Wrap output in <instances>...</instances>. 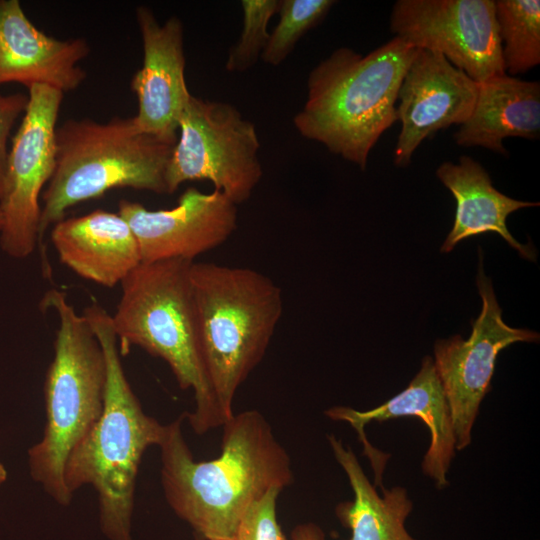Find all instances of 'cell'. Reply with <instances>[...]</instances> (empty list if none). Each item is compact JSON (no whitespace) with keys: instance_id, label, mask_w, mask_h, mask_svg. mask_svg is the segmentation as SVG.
<instances>
[{"instance_id":"cell-1","label":"cell","mask_w":540,"mask_h":540,"mask_svg":"<svg viewBox=\"0 0 540 540\" xmlns=\"http://www.w3.org/2000/svg\"><path fill=\"white\" fill-rule=\"evenodd\" d=\"M185 414L166 425L159 448L164 495L174 512L207 540H235L250 504L293 481L290 458L256 410L233 414L223 426L221 453L195 461L182 432Z\"/></svg>"},{"instance_id":"cell-2","label":"cell","mask_w":540,"mask_h":540,"mask_svg":"<svg viewBox=\"0 0 540 540\" xmlns=\"http://www.w3.org/2000/svg\"><path fill=\"white\" fill-rule=\"evenodd\" d=\"M415 52L396 36L367 55L334 50L310 71L294 127L364 170L381 135L398 121V91Z\"/></svg>"},{"instance_id":"cell-3","label":"cell","mask_w":540,"mask_h":540,"mask_svg":"<svg viewBox=\"0 0 540 540\" xmlns=\"http://www.w3.org/2000/svg\"><path fill=\"white\" fill-rule=\"evenodd\" d=\"M104 351L107 383L101 418L73 450L64 472L71 495L83 485L97 492L100 525L110 540H132L131 518L142 456L162 441L166 425L147 415L122 367L112 318L92 304L82 314Z\"/></svg>"},{"instance_id":"cell-4","label":"cell","mask_w":540,"mask_h":540,"mask_svg":"<svg viewBox=\"0 0 540 540\" xmlns=\"http://www.w3.org/2000/svg\"><path fill=\"white\" fill-rule=\"evenodd\" d=\"M205 371L226 421L236 391L263 359L283 312L280 287L247 267L190 268Z\"/></svg>"},{"instance_id":"cell-5","label":"cell","mask_w":540,"mask_h":540,"mask_svg":"<svg viewBox=\"0 0 540 540\" xmlns=\"http://www.w3.org/2000/svg\"><path fill=\"white\" fill-rule=\"evenodd\" d=\"M194 261L160 260L139 264L121 282V297L111 316L117 338L163 359L179 386L194 393L186 415L193 431L222 426L223 416L203 364L190 279Z\"/></svg>"},{"instance_id":"cell-6","label":"cell","mask_w":540,"mask_h":540,"mask_svg":"<svg viewBox=\"0 0 540 540\" xmlns=\"http://www.w3.org/2000/svg\"><path fill=\"white\" fill-rule=\"evenodd\" d=\"M41 306L56 312L59 326L44 382L46 424L28 451V463L33 480L58 504L68 505L73 495L65 485V466L102 416L107 366L93 329L64 292L49 290Z\"/></svg>"},{"instance_id":"cell-7","label":"cell","mask_w":540,"mask_h":540,"mask_svg":"<svg viewBox=\"0 0 540 540\" xmlns=\"http://www.w3.org/2000/svg\"><path fill=\"white\" fill-rule=\"evenodd\" d=\"M175 143L138 129L133 117L65 121L56 130V163L43 193L39 247L74 205L128 187L168 194L166 169Z\"/></svg>"},{"instance_id":"cell-8","label":"cell","mask_w":540,"mask_h":540,"mask_svg":"<svg viewBox=\"0 0 540 540\" xmlns=\"http://www.w3.org/2000/svg\"><path fill=\"white\" fill-rule=\"evenodd\" d=\"M167 169L168 194L207 180L234 204L247 201L263 176L255 125L233 105L191 95L178 123Z\"/></svg>"},{"instance_id":"cell-9","label":"cell","mask_w":540,"mask_h":540,"mask_svg":"<svg viewBox=\"0 0 540 540\" xmlns=\"http://www.w3.org/2000/svg\"><path fill=\"white\" fill-rule=\"evenodd\" d=\"M63 94L42 85L28 88L26 110L9 148L0 196V246L13 258H26L39 247V198L55 169Z\"/></svg>"},{"instance_id":"cell-10","label":"cell","mask_w":540,"mask_h":540,"mask_svg":"<svg viewBox=\"0 0 540 540\" xmlns=\"http://www.w3.org/2000/svg\"><path fill=\"white\" fill-rule=\"evenodd\" d=\"M480 261L476 282L483 305L472 322L470 337L464 340L454 335L434 345L433 361L450 409L456 451L471 443L472 428L490 390L499 352L516 342H538L540 337L535 331L504 323L491 280Z\"/></svg>"},{"instance_id":"cell-11","label":"cell","mask_w":540,"mask_h":540,"mask_svg":"<svg viewBox=\"0 0 540 540\" xmlns=\"http://www.w3.org/2000/svg\"><path fill=\"white\" fill-rule=\"evenodd\" d=\"M390 29L414 48L440 53L477 83L505 74L494 0H398Z\"/></svg>"},{"instance_id":"cell-12","label":"cell","mask_w":540,"mask_h":540,"mask_svg":"<svg viewBox=\"0 0 540 540\" xmlns=\"http://www.w3.org/2000/svg\"><path fill=\"white\" fill-rule=\"evenodd\" d=\"M118 214L134 233L141 263L194 259L222 245L237 229V205L218 190L186 189L171 209L149 210L121 200Z\"/></svg>"},{"instance_id":"cell-13","label":"cell","mask_w":540,"mask_h":540,"mask_svg":"<svg viewBox=\"0 0 540 540\" xmlns=\"http://www.w3.org/2000/svg\"><path fill=\"white\" fill-rule=\"evenodd\" d=\"M478 85L440 53L416 48L397 96L401 130L394 164L408 166L423 140L440 129L462 125L473 111Z\"/></svg>"},{"instance_id":"cell-14","label":"cell","mask_w":540,"mask_h":540,"mask_svg":"<svg viewBox=\"0 0 540 540\" xmlns=\"http://www.w3.org/2000/svg\"><path fill=\"white\" fill-rule=\"evenodd\" d=\"M136 20L143 64L131 80L138 102L133 120L142 132L176 143L179 119L191 96L185 81L183 24L175 16L160 24L143 5L137 7Z\"/></svg>"},{"instance_id":"cell-15","label":"cell","mask_w":540,"mask_h":540,"mask_svg":"<svg viewBox=\"0 0 540 540\" xmlns=\"http://www.w3.org/2000/svg\"><path fill=\"white\" fill-rule=\"evenodd\" d=\"M325 413L329 418L345 421L355 428L364 454L370 459L378 486L382 484V474L390 455L372 447L366 438L364 426L372 421L382 422L399 417L421 419L430 432V445L422 460V471L439 489L449 484L447 473L456 451L455 437L450 409L430 356L423 358L421 368L410 384L384 404L368 411L336 406Z\"/></svg>"},{"instance_id":"cell-16","label":"cell","mask_w":540,"mask_h":540,"mask_svg":"<svg viewBox=\"0 0 540 540\" xmlns=\"http://www.w3.org/2000/svg\"><path fill=\"white\" fill-rule=\"evenodd\" d=\"M88 53L84 38L47 35L31 22L18 0H0V85L73 91L86 78L79 63Z\"/></svg>"},{"instance_id":"cell-17","label":"cell","mask_w":540,"mask_h":540,"mask_svg":"<svg viewBox=\"0 0 540 540\" xmlns=\"http://www.w3.org/2000/svg\"><path fill=\"white\" fill-rule=\"evenodd\" d=\"M51 241L59 260L80 277L114 287L141 264L139 246L118 213L94 210L53 225Z\"/></svg>"},{"instance_id":"cell-18","label":"cell","mask_w":540,"mask_h":540,"mask_svg":"<svg viewBox=\"0 0 540 540\" xmlns=\"http://www.w3.org/2000/svg\"><path fill=\"white\" fill-rule=\"evenodd\" d=\"M436 175L457 203L454 224L440 249L442 253L450 252L461 240L495 232L523 258L536 259L534 247L519 243L509 232L506 220L512 212L538 206V202L519 201L502 194L493 187L482 165L466 155H462L457 164L442 163Z\"/></svg>"},{"instance_id":"cell-19","label":"cell","mask_w":540,"mask_h":540,"mask_svg":"<svg viewBox=\"0 0 540 540\" xmlns=\"http://www.w3.org/2000/svg\"><path fill=\"white\" fill-rule=\"evenodd\" d=\"M540 135V84L508 74L479 83L473 111L454 134L457 145L506 152L503 140Z\"/></svg>"},{"instance_id":"cell-20","label":"cell","mask_w":540,"mask_h":540,"mask_svg":"<svg viewBox=\"0 0 540 540\" xmlns=\"http://www.w3.org/2000/svg\"><path fill=\"white\" fill-rule=\"evenodd\" d=\"M328 440L354 493L353 501L337 507L338 517L352 531L350 540H414L404 526L413 507L406 489H383L379 496L354 452L333 435Z\"/></svg>"},{"instance_id":"cell-21","label":"cell","mask_w":540,"mask_h":540,"mask_svg":"<svg viewBox=\"0 0 540 540\" xmlns=\"http://www.w3.org/2000/svg\"><path fill=\"white\" fill-rule=\"evenodd\" d=\"M495 16L504 71L525 73L540 63V1L496 0Z\"/></svg>"},{"instance_id":"cell-22","label":"cell","mask_w":540,"mask_h":540,"mask_svg":"<svg viewBox=\"0 0 540 540\" xmlns=\"http://www.w3.org/2000/svg\"><path fill=\"white\" fill-rule=\"evenodd\" d=\"M333 0H279V22L261 55L264 63L280 65L297 42L328 14Z\"/></svg>"},{"instance_id":"cell-23","label":"cell","mask_w":540,"mask_h":540,"mask_svg":"<svg viewBox=\"0 0 540 540\" xmlns=\"http://www.w3.org/2000/svg\"><path fill=\"white\" fill-rule=\"evenodd\" d=\"M243 26L238 41L230 48L225 64L229 72L253 67L268 43V24L278 12L279 0H243Z\"/></svg>"},{"instance_id":"cell-24","label":"cell","mask_w":540,"mask_h":540,"mask_svg":"<svg viewBox=\"0 0 540 540\" xmlns=\"http://www.w3.org/2000/svg\"><path fill=\"white\" fill-rule=\"evenodd\" d=\"M281 490L274 486L250 504L235 540H286L276 520V501Z\"/></svg>"},{"instance_id":"cell-25","label":"cell","mask_w":540,"mask_h":540,"mask_svg":"<svg viewBox=\"0 0 540 540\" xmlns=\"http://www.w3.org/2000/svg\"><path fill=\"white\" fill-rule=\"evenodd\" d=\"M27 103L28 96L25 94L0 93V196L9 152L8 141L12 128L19 117L23 116Z\"/></svg>"},{"instance_id":"cell-26","label":"cell","mask_w":540,"mask_h":540,"mask_svg":"<svg viewBox=\"0 0 540 540\" xmlns=\"http://www.w3.org/2000/svg\"><path fill=\"white\" fill-rule=\"evenodd\" d=\"M292 540H324V533L315 524L307 523L294 528Z\"/></svg>"},{"instance_id":"cell-27","label":"cell","mask_w":540,"mask_h":540,"mask_svg":"<svg viewBox=\"0 0 540 540\" xmlns=\"http://www.w3.org/2000/svg\"><path fill=\"white\" fill-rule=\"evenodd\" d=\"M7 477V472L4 468V466L0 463V484H2Z\"/></svg>"},{"instance_id":"cell-28","label":"cell","mask_w":540,"mask_h":540,"mask_svg":"<svg viewBox=\"0 0 540 540\" xmlns=\"http://www.w3.org/2000/svg\"><path fill=\"white\" fill-rule=\"evenodd\" d=\"M1 227H2V216H1V212H0V231H1Z\"/></svg>"}]
</instances>
